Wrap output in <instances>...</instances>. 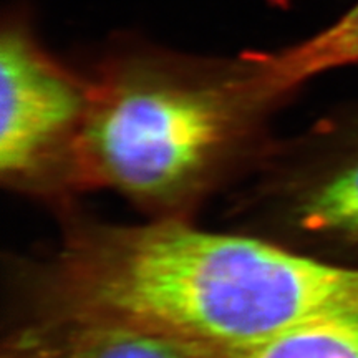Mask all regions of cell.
I'll return each instance as SVG.
<instances>
[{"label": "cell", "instance_id": "1", "mask_svg": "<svg viewBox=\"0 0 358 358\" xmlns=\"http://www.w3.org/2000/svg\"><path fill=\"white\" fill-rule=\"evenodd\" d=\"M57 279L70 324L133 325L201 348L241 347L358 310V267L174 219L83 232Z\"/></svg>", "mask_w": 358, "mask_h": 358}, {"label": "cell", "instance_id": "2", "mask_svg": "<svg viewBox=\"0 0 358 358\" xmlns=\"http://www.w3.org/2000/svg\"><path fill=\"white\" fill-rule=\"evenodd\" d=\"M279 100L252 53L213 60L134 48L106 58L66 159L82 185L145 203L185 196Z\"/></svg>", "mask_w": 358, "mask_h": 358}, {"label": "cell", "instance_id": "3", "mask_svg": "<svg viewBox=\"0 0 358 358\" xmlns=\"http://www.w3.org/2000/svg\"><path fill=\"white\" fill-rule=\"evenodd\" d=\"M88 103V82L12 22L0 38V173L25 181L69 155Z\"/></svg>", "mask_w": 358, "mask_h": 358}, {"label": "cell", "instance_id": "4", "mask_svg": "<svg viewBox=\"0 0 358 358\" xmlns=\"http://www.w3.org/2000/svg\"><path fill=\"white\" fill-rule=\"evenodd\" d=\"M259 73L277 96L329 70L358 64V3L313 37L275 53H252Z\"/></svg>", "mask_w": 358, "mask_h": 358}, {"label": "cell", "instance_id": "5", "mask_svg": "<svg viewBox=\"0 0 358 358\" xmlns=\"http://www.w3.org/2000/svg\"><path fill=\"white\" fill-rule=\"evenodd\" d=\"M194 348L201 358H358V310L317 317L241 347Z\"/></svg>", "mask_w": 358, "mask_h": 358}, {"label": "cell", "instance_id": "6", "mask_svg": "<svg viewBox=\"0 0 358 358\" xmlns=\"http://www.w3.org/2000/svg\"><path fill=\"white\" fill-rule=\"evenodd\" d=\"M55 358H201L192 345L140 327L113 322L71 324Z\"/></svg>", "mask_w": 358, "mask_h": 358}, {"label": "cell", "instance_id": "7", "mask_svg": "<svg viewBox=\"0 0 358 358\" xmlns=\"http://www.w3.org/2000/svg\"><path fill=\"white\" fill-rule=\"evenodd\" d=\"M294 216L313 234L358 239V155L297 198Z\"/></svg>", "mask_w": 358, "mask_h": 358}, {"label": "cell", "instance_id": "8", "mask_svg": "<svg viewBox=\"0 0 358 358\" xmlns=\"http://www.w3.org/2000/svg\"><path fill=\"white\" fill-rule=\"evenodd\" d=\"M2 358H55L53 347H48L35 335H22L3 347Z\"/></svg>", "mask_w": 358, "mask_h": 358}]
</instances>
